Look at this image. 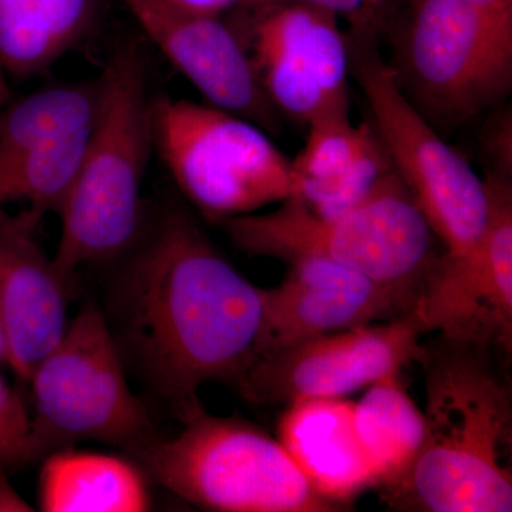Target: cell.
I'll list each match as a JSON object with an SVG mask.
<instances>
[{
    "label": "cell",
    "mask_w": 512,
    "mask_h": 512,
    "mask_svg": "<svg viewBox=\"0 0 512 512\" xmlns=\"http://www.w3.org/2000/svg\"><path fill=\"white\" fill-rule=\"evenodd\" d=\"M148 39L208 104L269 133L279 114L256 76L247 45L222 18L194 15L170 0H121Z\"/></svg>",
    "instance_id": "obj_13"
},
{
    "label": "cell",
    "mask_w": 512,
    "mask_h": 512,
    "mask_svg": "<svg viewBox=\"0 0 512 512\" xmlns=\"http://www.w3.org/2000/svg\"><path fill=\"white\" fill-rule=\"evenodd\" d=\"M490 198L487 227L477 244L434 256L424 272L412 315L424 333L512 352V181L484 177Z\"/></svg>",
    "instance_id": "obj_10"
},
{
    "label": "cell",
    "mask_w": 512,
    "mask_h": 512,
    "mask_svg": "<svg viewBox=\"0 0 512 512\" xmlns=\"http://www.w3.org/2000/svg\"><path fill=\"white\" fill-rule=\"evenodd\" d=\"M37 498L45 512H143L153 508L146 471L120 454L53 451L43 458Z\"/></svg>",
    "instance_id": "obj_18"
},
{
    "label": "cell",
    "mask_w": 512,
    "mask_h": 512,
    "mask_svg": "<svg viewBox=\"0 0 512 512\" xmlns=\"http://www.w3.org/2000/svg\"><path fill=\"white\" fill-rule=\"evenodd\" d=\"M6 468L0 466V512H32L35 508L10 484Z\"/></svg>",
    "instance_id": "obj_26"
},
{
    "label": "cell",
    "mask_w": 512,
    "mask_h": 512,
    "mask_svg": "<svg viewBox=\"0 0 512 512\" xmlns=\"http://www.w3.org/2000/svg\"><path fill=\"white\" fill-rule=\"evenodd\" d=\"M10 101V92L8 84H6L5 72L0 67V109L6 106Z\"/></svg>",
    "instance_id": "obj_28"
},
{
    "label": "cell",
    "mask_w": 512,
    "mask_h": 512,
    "mask_svg": "<svg viewBox=\"0 0 512 512\" xmlns=\"http://www.w3.org/2000/svg\"><path fill=\"white\" fill-rule=\"evenodd\" d=\"M423 333L412 313L325 333L255 357L232 386L264 406L345 397L414 362Z\"/></svg>",
    "instance_id": "obj_12"
},
{
    "label": "cell",
    "mask_w": 512,
    "mask_h": 512,
    "mask_svg": "<svg viewBox=\"0 0 512 512\" xmlns=\"http://www.w3.org/2000/svg\"><path fill=\"white\" fill-rule=\"evenodd\" d=\"M28 384L39 461L84 441L130 454L158 436L146 404L130 389L126 363L96 301L84 302Z\"/></svg>",
    "instance_id": "obj_7"
},
{
    "label": "cell",
    "mask_w": 512,
    "mask_h": 512,
    "mask_svg": "<svg viewBox=\"0 0 512 512\" xmlns=\"http://www.w3.org/2000/svg\"><path fill=\"white\" fill-rule=\"evenodd\" d=\"M255 10L245 45L279 116L309 126L349 114V46L339 19L296 0H275Z\"/></svg>",
    "instance_id": "obj_11"
},
{
    "label": "cell",
    "mask_w": 512,
    "mask_h": 512,
    "mask_svg": "<svg viewBox=\"0 0 512 512\" xmlns=\"http://www.w3.org/2000/svg\"><path fill=\"white\" fill-rule=\"evenodd\" d=\"M103 309L126 367L185 423L202 386L234 384L255 356L264 289L221 254L181 205L147 212Z\"/></svg>",
    "instance_id": "obj_1"
},
{
    "label": "cell",
    "mask_w": 512,
    "mask_h": 512,
    "mask_svg": "<svg viewBox=\"0 0 512 512\" xmlns=\"http://www.w3.org/2000/svg\"><path fill=\"white\" fill-rule=\"evenodd\" d=\"M488 352L441 336L420 345L426 439L409 474L380 493L389 507L512 511L511 392Z\"/></svg>",
    "instance_id": "obj_2"
},
{
    "label": "cell",
    "mask_w": 512,
    "mask_h": 512,
    "mask_svg": "<svg viewBox=\"0 0 512 512\" xmlns=\"http://www.w3.org/2000/svg\"><path fill=\"white\" fill-rule=\"evenodd\" d=\"M6 211L3 210V208H0V220H2L3 217H5Z\"/></svg>",
    "instance_id": "obj_30"
},
{
    "label": "cell",
    "mask_w": 512,
    "mask_h": 512,
    "mask_svg": "<svg viewBox=\"0 0 512 512\" xmlns=\"http://www.w3.org/2000/svg\"><path fill=\"white\" fill-rule=\"evenodd\" d=\"M170 439L128 454L154 483L202 510L218 512H335L278 439L239 417L207 410Z\"/></svg>",
    "instance_id": "obj_5"
},
{
    "label": "cell",
    "mask_w": 512,
    "mask_h": 512,
    "mask_svg": "<svg viewBox=\"0 0 512 512\" xmlns=\"http://www.w3.org/2000/svg\"><path fill=\"white\" fill-rule=\"evenodd\" d=\"M64 53L36 0H0V67L16 79L45 73Z\"/></svg>",
    "instance_id": "obj_20"
},
{
    "label": "cell",
    "mask_w": 512,
    "mask_h": 512,
    "mask_svg": "<svg viewBox=\"0 0 512 512\" xmlns=\"http://www.w3.org/2000/svg\"><path fill=\"white\" fill-rule=\"evenodd\" d=\"M8 365V345H6L5 333L0 325V365Z\"/></svg>",
    "instance_id": "obj_29"
},
{
    "label": "cell",
    "mask_w": 512,
    "mask_h": 512,
    "mask_svg": "<svg viewBox=\"0 0 512 512\" xmlns=\"http://www.w3.org/2000/svg\"><path fill=\"white\" fill-rule=\"evenodd\" d=\"M332 13L350 32L382 39L392 29L406 0H296Z\"/></svg>",
    "instance_id": "obj_22"
},
{
    "label": "cell",
    "mask_w": 512,
    "mask_h": 512,
    "mask_svg": "<svg viewBox=\"0 0 512 512\" xmlns=\"http://www.w3.org/2000/svg\"><path fill=\"white\" fill-rule=\"evenodd\" d=\"M387 35L400 89L439 131L510 96L512 22L466 0H406Z\"/></svg>",
    "instance_id": "obj_6"
},
{
    "label": "cell",
    "mask_w": 512,
    "mask_h": 512,
    "mask_svg": "<svg viewBox=\"0 0 512 512\" xmlns=\"http://www.w3.org/2000/svg\"><path fill=\"white\" fill-rule=\"evenodd\" d=\"M278 440L316 491L348 508L376 488V478L357 436L355 403L345 397H312L286 404Z\"/></svg>",
    "instance_id": "obj_16"
},
{
    "label": "cell",
    "mask_w": 512,
    "mask_h": 512,
    "mask_svg": "<svg viewBox=\"0 0 512 512\" xmlns=\"http://www.w3.org/2000/svg\"><path fill=\"white\" fill-rule=\"evenodd\" d=\"M308 128L305 146L291 160L293 197L320 217L349 210L393 170L370 123L353 126L346 114Z\"/></svg>",
    "instance_id": "obj_17"
},
{
    "label": "cell",
    "mask_w": 512,
    "mask_h": 512,
    "mask_svg": "<svg viewBox=\"0 0 512 512\" xmlns=\"http://www.w3.org/2000/svg\"><path fill=\"white\" fill-rule=\"evenodd\" d=\"M220 225L229 241L249 255L285 262L301 256L328 259L412 301L436 256V235L394 170L335 217H320L291 197L278 210L239 215Z\"/></svg>",
    "instance_id": "obj_4"
},
{
    "label": "cell",
    "mask_w": 512,
    "mask_h": 512,
    "mask_svg": "<svg viewBox=\"0 0 512 512\" xmlns=\"http://www.w3.org/2000/svg\"><path fill=\"white\" fill-rule=\"evenodd\" d=\"M63 53L82 42L94 19L93 0H36Z\"/></svg>",
    "instance_id": "obj_23"
},
{
    "label": "cell",
    "mask_w": 512,
    "mask_h": 512,
    "mask_svg": "<svg viewBox=\"0 0 512 512\" xmlns=\"http://www.w3.org/2000/svg\"><path fill=\"white\" fill-rule=\"evenodd\" d=\"M288 264L284 281L264 289L254 359L325 333L412 312L414 301L403 293L328 259L301 256Z\"/></svg>",
    "instance_id": "obj_14"
},
{
    "label": "cell",
    "mask_w": 512,
    "mask_h": 512,
    "mask_svg": "<svg viewBox=\"0 0 512 512\" xmlns=\"http://www.w3.org/2000/svg\"><path fill=\"white\" fill-rule=\"evenodd\" d=\"M154 150L207 220L254 214L293 197L292 161L264 128L212 104L151 99Z\"/></svg>",
    "instance_id": "obj_8"
},
{
    "label": "cell",
    "mask_w": 512,
    "mask_h": 512,
    "mask_svg": "<svg viewBox=\"0 0 512 512\" xmlns=\"http://www.w3.org/2000/svg\"><path fill=\"white\" fill-rule=\"evenodd\" d=\"M350 79L362 90L373 130L393 170L410 191L444 252L477 244L487 227L490 198L484 178L444 141L400 89L375 36L346 32Z\"/></svg>",
    "instance_id": "obj_9"
},
{
    "label": "cell",
    "mask_w": 512,
    "mask_h": 512,
    "mask_svg": "<svg viewBox=\"0 0 512 512\" xmlns=\"http://www.w3.org/2000/svg\"><path fill=\"white\" fill-rule=\"evenodd\" d=\"M39 461L30 412L22 397L0 375V466L18 470Z\"/></svg>",
    "instance_id": "obj_21"
},
{
    "label": "cell",
    "mask_w": 512,
    "mask_h": 512,
    "mask_svg": "<svg viewBox=\"0 0 512 512\" xmlns=\"http://www.w3.org/2000/svg\"><path fill=\"white\" fill-rule=\"evenodd\" d=\"M481 153L487 163L485 175L512 181V113L505 101L490 110L481 133Z\"/></svg>",
    "instance_id": "obj_24"
},
{
    "label": "cell",
    "mask_w": 512,
    "mask_h": 512,
    "mask_svg": "<svg viewBox=\"0 0 512 512\" xmlns=\"http://www.w3.org/2000/svg\"><path fill=\"white\" fill-rule=\"evenodd\" d=\"M367 387L369 390L355 403V424L375 474L376 488L382 493L412 470L426 439V419L399 373Z\"/></svg>",
    "instance_id": "obj_19"
},
{
    "label": "cell",
    "mask_w": 512,
    "mask_h": 512,
    "mask_svg": "<svg viewBox=\"0 0 512 512\" xmlns=\"http://www.w3.org/2000/svg\"><path fill=\"white\" fill-rule=\"evenodd\" d=\"M170 2L194 15L222 18L224 13L232 10L255 9L275 0H170Z\"/></svg>",
    "instance_id": "obj_25"
},
{
    "label": "cell",
    "mask_w": 512,
    "mask_h": 512,
    "mask_svg": "<svg viewBox=\"0 0 512 512\" xmlns=\"http://www.w3.org/2000/svg\"><path fill=\"white\" fill-rule=\"evenodd\" d=\"M45 212L26 207L0 220V325L8 345V365L28 384L43 357L69 325L66 278L46 255L37 232Z\"/></svg>",
    "instance_id": "obj_15"
},
{
    "label": "cell",
    "mask_w": 512,
    "mask_h": 512,
    "mask_svg": "<svg viewBox=\"0 0 512 512\" xmlns=\"http://www.w3.org/2000/svg\"><path fill=\"white\" fill-rule=\"evenodd\" d=\"M99 113L76 180L59 211L53 261L66 278L83 266L114 264L136 245L146 224L143 198L151 153V96L140 46H116L100 74Z\"/></svg>",
    "instance_id": "obj_3"
},
{
    "label": "cell",
    "mask_w": 512,
    "mask_h": 512,
    "mask_svg": "<svg viewBox=\"0 0 512 512\" xmlns=\"http://www.w3.org/2000/svg\"><path fill=\"white\" fill-rule=\"evenodd\" d=\"M466 2L497 16V18L512 22V0H466Z\"/></svg>",
    "instance_id": "obj_27"
}]
</instances>
